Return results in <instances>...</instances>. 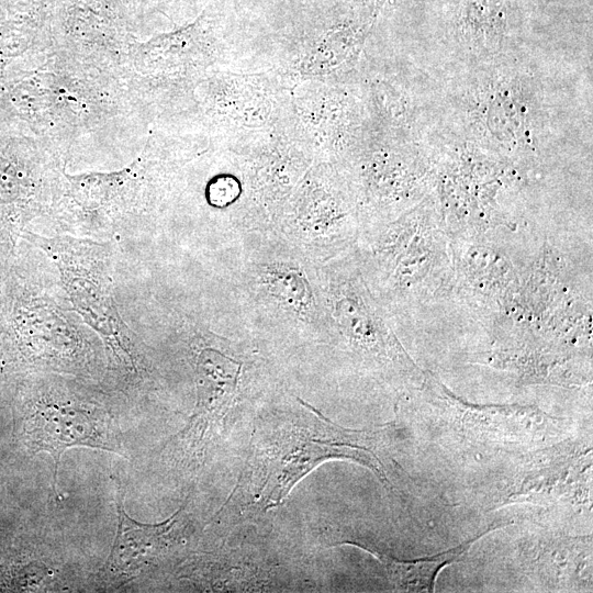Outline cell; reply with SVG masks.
<instances>
[{"mask_svg": "<svg viewBox=\"0 0 593 593\" xmlns=\"http://www.w3.org/2000/svg\"><path fill=\"white\" fill-rule=\"evenodd\" d=\"M120 488L116 493L118 529L104 570L122 580H130L154 566L171 546L172 533L182 510L161 523H141L124 511Z\"/></svg>", "mask_w": 593, "mask_h": 593, "instance_id": "9", "label": "cell"}, {"mask_svg": "<svg viewBox=\"0 0 593 593\" xmlns=\"http://www.w3.org/2000/svg\"><path fill=\"white\" fill-rule=\"evenodd\" d=\"M32 449L47 451L54 460V484L61 454L70 447L87 446L121 452L109 417L98 409L81 404L47 403L27 423Z\"/></svg>", "mask_w": 593, "mask_h": 593, "instance_id": "7", "label": "cell"}, {"mask_svg": "<svg viewBox=\"0 0 593 593\" xmlns=\"http://www.w3.org/2000/svg\"><path fill=\"white\" fill-rule=\"evenodd\" d=\"M23 237L42 248L56 264L66 293L83 320L115 355L132 362L134 342L116 309L107 245L72 237L46 238L24 231Z\"/></svg>", "mask_w": 593, "mask_h": 593, "instance_id": "6", "label": "cell"}, {"mask_svg": "<svg viewBox=\"0 0 593 593\" xmlns=\"http://www.w3.org/2000/svg\"><path fill=\"white\" fill-rule=\"evenodd\" d=\"M180 331L190 349L197 403L181 441L197 454L246 392L254 367L244 345L186 318Z\"/></svg>", "mask_w": 593, "mask_h": 593, "instance_id": "5", "label": "cell"}, {"mask_svg": "<svg viewBox=\"0 0 593 593\" xmlns=\"http://www.w3.org/2000/svg\"><path fill=\"white\" fill-rule=\"evenodd\" d=\"M331 345L347 349L384 374L405 376L414 363L396 339L384 309L360 271L354 247L317 265Z\"/></svg>", "mask_w": 593, "mask_h": 593, "instance_id": "3", "label": "cell"}, {"mask_svg": "<svg viewBox=\"0 0 593 593\" xmlns=\"http://www.w3.org/2000/svg\"><path fill=\"white\" fill-rule=\"evenodd\" d=\"M273 232L317 265L357 244L361 222L350 187L337 165L314 160Z\"/></svg>", "mask_w": 593, "mask_h": 593, "instance_id": "4", "label": "cell"}, {"mask_svg": "<svg viewBox=\"0 0 593 593\" xmlns=\"http://www.w3.org/2000/svg\"><path fill=\"white\" fill-rule=\"evenodd\" d=\"M499 527L500 525L489 526L485 530H482L473 538L463 541L455 548L428 558L415 560H399L379 550L374 545L357 538L356 536H348L349 538L340 539L337 544L353 545L369 551L384 567L388 578L399 591L434 592L436 578L439 571L447 564L459 560L474 542Z\"/></svg>", "mask_w": 593, "mask_h": 593, "instance_id": "10", "label": "cell"}, {"mask_svg": "<svg viewBox=\"0 0 593 593\" xmlns=\"http://www.w3.org/2000/svg\"><path fill=\"white\" fill-rule=\"evenodd\" d=\"M219 81L216 105L233 130L262 132L288 115L289 92L277 78L266 75L225 74Z\"/></svg>", "mask_w": 593, "mask_h": 593, "instance_id": "8", "label": "cell"}, {"mask_svg": "<svg viewBox=\"0 0 593 593\" xmlns=\"http://www.w3.org/2000/svg\"><path fill=\"white\" fill-rule=\"evenodd\" d=\"M233 289L245 325L296 344L331 345L317 264L275 232L239 235Z\"/></svg>", "mask_w": 593, "mask_h": 593, "instance_id": "2", "label": "cell"}, {"mask_svg": "<svg viewBox=\"0 0 593 593\" xmlns=\"http://www.w3.org/2000/svg\"><path fill=\"white\" fill-rule=\"evenodd\" d=\"M296 400L298 412L266 418L256 429L244 475L234 490L244 499L245 508L265 512L279 506L300 480L332 459L358 462L391 485L387 473L389 425L345 428L301 398Z\"/></svg>", "mask_w": 593, "mask_h": 593, "instance_id": "1", "label": "cell"}]
</instances>
